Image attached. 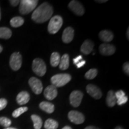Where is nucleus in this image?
Masks as SVG:
<instances>
[{
	"instance_id": "obj_20",
	"label": "nucleus",
	"mask_w": 129,
	"mask_h": 129,
	"mask_svg": "<svg viewBox=\"0 0 129 129\" xmlns=\"http://www.w3.org/2000/svg\"><path fill=\"white\" fill-rule=\"evenodd\" d=\"M59 68L62 70H66L69 66V56L68 54H64L60 57L59 64Z\"/></svg>"
},
{
	"instance_id": "obj_10",
	"label": "nucleus",
	"mask_w": 129,
	"mask_h": 129,
	"mask_svg": "<svg viewBox=\"0 0 129 129\" xmlns=\"http://www.w3.org/2000/svg\"><path fill=\"white\" fill-rule=\"evenodd\" d=\"M68 7L74 13L78 16H83L84 14L85 10L83 5L78 1L73 0L71 1L68 5Z\"/></svg>"
},
{
	"instance_id": "obj_9",
	"label": "nucleus",
	"mask_w": 129,
	"mask_h": 129,
	"mask_svg": "<svg viewBox=\"0 0 129 129\" xmlns=\"http://www.w3.org/2000/svg\"><path fill=\"white\" fill-rule=\"evenodd\" d=\"M68 118L72 122L76 124L83 123L85 120L84 116L82 113L77 111H71L68 113Z\"/></svg>"
},
{
	"instance_id": "obj_14",
	"label": "nucleus",
	"mask_w": 129,
	"mask_h": 129,
	"mask_svg": "<svg viewBox=\"0 0 129 129\" xmlns=\"http://www.w3.org/2000/svg\"><path fill=\"white\" fill-rule=\"evenodd\" d=\"M74 37V30L71 27H67L64 29L62 34V41L64 43H71Z\"/></svg>"
},
{
	"instance_id": "obj_8",
	"label": "nucleus",
	"mask_w": 129,
	"mask_h": 129,
	"mask_svg": "<svg viewBox=\"0 0 129 129\" xmlns=\"http://www.w3.org/2000/svg\"><path fill=\"white\" fill-rule=\"evenodd\" d=\"M29 84L35 94H40L43 91V87L41 81L36 77H31L29 80Z\"/></svg>"
},
{
	"instance_id": "obj_2",
	"label": "nucleus",
	"mask_w": 129,
	"mask_h": 129,
	"mask_svg": "<svg viewBox=\"0 0 129 129\" xmlns=\"http://www.w3.org/2000/svg\"><path fill=\"white\" fill-rule=\"evenodd\" d=\"M71 80V76L68 74H56L51 77V82L56 87H60L68 84Z\"/></svg>"
},
{
	"instance_id": "obj_15",
	"label": "nucleus",
	"mask_w": 129,
	"mask_h": 129,
	"mask_svg": "<svg viewBox=\"0 0 129 129\" xmlns=\"http://www.w3.org/2000/svg\"><path fill=\"white\" fill-rule=\"evenodd\" d=\"M30 100V95L26 91H21L16 97V101L20 105H25Z\"/></svg>"
},
{
	"instance_id": "obj_4",
	"label": "nucleus",
	"mask_w": 129,
	"mask_h": 129,
	"mask_svg": "<svg viewBox=\"0 0 129 129\" xmlns=\"http://www.w3.org/2000/svg\"><path fill=\"white\" fill-rule=\"evenodd\" d=\"M63 25V19L60 16L51 17L48 25V31L51 34H55L60 30Z\"/></svg>"
},
{
	"instance_id": "obj_12",
	"label": "nucleus",
	"mask_w": 129,
	"mask_h": 129,
	"mask_svg": "<svg viewBox=\"0 0 129 129\" xmlns=\"http://www.w3.org/2000/svg\"><path fill=\"white\" fill-rule=\"evenodd\" d=\"M87 92L89 94L91 97L96 99H101L102 93L99 88L96 85L93 84H88L86 87Z\"/></svg>"
},
{
	"instance_id": "obj_36",
	"label": "nucleus",
	"mask_w": 129,
	"mask_h": 129,
	"mask_svg": "<svg viewBox=\"0 0 129 129\" xmlns=\"http://www.w3.org/2000/svg\"><path fill=\"white\" fill-rule=\"evenodd\" d=\"M84 129H100V128H97V127L94 126H87L85 127Z\"/></svg>"
},
{
	"instance_id": "obj_13",
	"label": "nucleus",
	"mask_w": 129,
	"mask_h": 129,
	"mask_svg": "<svg viewBox=\"0 0 129 129\" xmlns=\"http://www.w3.org/2000/svg\"><path fill=\"white\" fill-rule=\"evenodd\" d=\"M44 95L47 99L49 101L53 100L57 96V88L53 85H48L44 90Z\"/></svg>"
},
{
	"instance_id": "obj_23",
	"label": "nucleus",
	"mask_w": 129,
	"mask_h": 129,
	"mask_svg": "<svg viewBox=\"0 0 129 129\" xmlns=\"http://www.w3.org/2000/svg\"><path fill=\"white\" fill-rule=\"evenodd\" d=\"M24 23V19L20 16H16L10 20V25L14 28H18Z\"/></svg>"
},
{
	"instance_id": "obj_37",
	"label": "nucleus",
	"mask_w": 129,
	"mask_h": 129,
	"mask_svg": "<svg viewBox=\"0 0 129 129\" xmlns=\"http://www.w3.org/2000/svg\"><path fill=\"white\" fill-rule=\"evenodd\" d=\"M96 2L98 3H106L107 2V0H103V1H96Z\"/></svg>"
},
{
	"instance_id": "obj_7",
	"label": "nucleus",
	"mask_w": 129,
	"mask_h": 129,
	"mask_svg": "<svg viewBox=\"0 0 129 129\" xmlns=\"http://www.w3.org/2000/svg\"><path fill=\"white\" fill-rule=\"evenodd\" d=\"M83 98V93L78 90H74L69 96L70 104L74 107H78L80 105Z\"/></svg>"
},
{
	"instance_id": "obj_21",
	"label": "nucleus",
	"mask_w": 129,
	"mask_h": 129,
	"mask_svg": "<svg viewBox=\"0 0 129 129\" xmlns=\"http://www.w3.org/2000/svg\"><path fill=\"white\" fill-rule=\"evenodd\" d=\"M12 30L9 28L6 27H1L0 28V38L3 39H9L12 37Z\"/></svg>"
},
{
	"instance_id": "obj_29",
	"label": "nucleus",
	"mask_w": 129,
	"mask_h": 129,
	"mask_svg": "<svg viewBox=\"0 0 129 129\" xmlns=\"http://www.w3.org/2000/svg\"><path fill=\"white\" fill-rule=\"evenodd\" d=\"M128 101V98L126 96L122 97L120 99L117 100V103L118 105H122L125 104Z\"/></svg>"
},
{
	"instance_id": "obj_31",
	"label": "nucleus",
	"mask_w": 129,
	"mask_h": 129,
	"mask_svg": "<svg viewBox=\"0 0 129 129\" xmlns=\"http://www.w3.org/2000/svg\"><path fill=\"white\" fill-rule=\"evenodd\" d=\"M115 95L116 97V99L118 100L120 99V98H122V97L125 96V93L124 92V91H122V90H118V91H117V92L115 93Z\"/></svg>"
},
{
	"instance_id": "obj_33",
	"label": "nucleus",
	"mask_w": 129,
	"mask_h": 129,
	"mask_svg": "<svg viewBox=\"0 0 129 129\" xmlns=\"http://www.w3.org/2000/svg\"><path fill=\"white\" fill-rule=\"evenodd\" d=\"M81 60H83V57H82L81 56H77V57H76L75 58V59H73V62L74 64H77V63H78L79 62H81Z\"/></svg>"
},
{
	"instance_id": "obj_22",
	"label": "nucleus",
	"mask_w": 129,
	"mask_h": 129,
	"mask_svg": "<svg viewBox=\"0 0 129 129\" xmlns=\"http://www.w3.org/2000/svg\"><path fill=\"white\" fill-rule=\"evenodd\" d=\"M60 60V56L59 53L53 52L51 55L50 64L53 67H56L59 65Z\"/></svg>"
},
{
	"instance_id": "obj_16",
	"label": "nucleus",
	"mask_w": 129,
	"mask_h": 129,
	"mask_svg": "<svg viewBox=\"0 0 129 129\" xmlns=\"http://www.w3.org/2000/svg\"><path fill=\"white\" fill-rule=\"evenodd\" d=\"M93 47H94V44L92 41L88 40H85L81 47V51L83 54L87 55L93 51Z\"/></svg>"
},
{
	"instance_id": "obj_40",
	"label": "nucleus",
	"mask_w": 129,
	"mask_h": 129,
	"mask_svg": "<svg viewBox=\"0 0 129 129\" xmlns=\"http://www.w3.org/2000/svg\"><path fill=\"white\" fill-rule=\"evenodd\" d=\"M115 129H124V128H122L121 127H120V126H117V127H115Z\"/></svg>"
},
{
	"instance_id": "obj_26",
	"label": "nucleus",
	"mask_w": 129,
	"mask_h": 129,
	"mask_svg": "<svg viewBox=\"0 0 129 129\" xmlns=\"http://www.w3.org/2000/svg\"><path fill=\"white\" fill-rule=\"evenodd\" d=\"M98 70L96 69H90L85 74V77L88 80H92L98 75Z\"/></svg>"
},
{
	"instance_id": "obj_3",
	"label": "nucleus",
	"mask_w": 129,
	"mask_h": 129,
	"mask_svg": "<svg viewBox=\"0 0 129 129\" xmlns=\"http://www.w3.org/2000/svg\"><path fill=\"white\" fill-rule=\"evenodd\" d=\"M38 1L36 0H22L20 1L19 12L22 14H29L35 9Z\"/></svg>"
},
{
	"instance_id": "obj_1",
	"label": "nucleus",
	"mask_w": 129,
	"mask_h": 129,
	"mask_svg": "<svg viewBox=\"0 0 129 129\" xmlns=\"http://www.w3.org/2000/svg\"><path fill=\"white\" fill-rule=\"evenodd\" d=\"M53 13L52 6L48 3H44L35 10L32 14V19L37 23H44L51 18Z\"/></svg>"
},
{
	"instance_id": "obj_30",
	"label": "nucleus",
	"mask_w": 129,
	"mask_h": 129,
	"mask_svg": "<svg viewBox=\"0 0 129 129\" xmlns=\"http://www.w3.org/2000/svg\"><path fill=\"white\" fill-rule=\"evenodd\" d=\"M7 105V101L6 99L1 98L0 99V111L4 109Z\"/></svg>"
},
{
	"instance_id": "obj_32",
	"label": "nucleus",
	"mask_w": 129,
	"mask_h": 129,
	"mask_svg": "<svg viewBox=\"0 0 129 129\" xmlns=\"http://www.w3.org/2000/svg\"><path fill=\"white\" fill-rule=\"evenodd\" d=\"M123 69L124 71L125 72V73L127 74V75H129V63L128 62L125 63L124 64H123Z\"/></svg>"
},
{
	"instance_id": "obj_5",
	"label": "nucleus",
	"mask_w": 129,
	"mask_h": 129,
	"mask_svg": "<svg viewBox=\"0 0 129 129\" xmlns=\"http://www.w3.org/2000/svg\"><path fill=\"white\" fill-rule=\"evenodd\" d=\"M32 70L38 76H44L47 71L46 65L44 60L40 58L35 59L32 62Z\"/></svg>"
},
{
	"instance_id": "obj_17",
	"label": "nucleus",
	"mask_w": 129,
	"mask_h": 129,
	"mask_svg": "<svg viewBox=\"0 0 129 129\" xmlns=\"http://www.w3.org/2000/svg\"><path fill=\"white\" fill-rule=\"evenodd\" d=\"M99 38L102 41L108 43L112 41L114 38V35L112 32L109 30H104L100 32L99 34Z\"/></svg>"
},
{
	"instance_id": "obj_35",
	"label": "nucleus",
	"mask_w": 129,
	"mask_h": 129,
	"mask_svg": "<svg viewBox=\"0 0 129 129\" xmlns=\"http://www.w3.org/2000/svg\"><path fill=\"white\" fill-rule=\"evenodd\" d=\"M85 63V61L83 60L81 61V62H79L78 63H77L76 64V66H77V67L78 68H82L84 65Z\"/></svg>"
},
{
	"instance_id": "obj_6",
	"label": "nucleus",
	"mask_w": 129,
	"mask_h": 129,
	"mask_svg": "<svg viewBox=\"0 0 129 129\" xmlns=\"http://www.w3.org/2000/svg\"><path fill=\"white\" fill-rule=\"evenodd\" d=\"M22 63V55L19 52L13 53L10 59V66L13 71H18Z\"/></svg>"
},
{
	"instance_id": "obj_27",
	"label": "nucleus",
	"mask_w": 129,
	"mask_h": 129,
	"mask_svg": "<svg viewBox=\"0 0 129 129\" xmlns=\"http://www.w3.org/2000/svg\"><path fill=\"white\" fill-rule=\"evenodd\" d=\"M28 107H20L19 108L16 109L15 111H13V112L12 115L14 118H17L19 117L20 115H22V114L25 113L28 111Z\"/></svg>"
},
{
	"instance_id": "obj_18",
	"label": "nucleus",
	"mask_w": 129,
	"mask_h": 129,
	"mask_svg": "<svg viewBox=\"0 0 129 129\" xmlns=\"http://www.w3.org/2000/svg\"><path fill=\"white\" fill-rule=\"evenodd\" d=\"M106 104L109 107H113L117 104V99L115 92L113 90H109L106 96Z\"/></svg>"
},
{
	"instance_id": "obj_38",
	"label": "nucleus",
	"mask_w": 129,
	"mask_h": 129,
	"mask_svg": "<svg viewBox=\"0 0 129 129\" xmlns=\"http://www.w3.org/2000/svg\"><path fill=\"white\" fill-rule=\"evenodd\" d=\"M62 129H72V128L69 126H65L63 128H62Z\"/></svg>"
},
{
	"instance_id": "obj_28",
	"label": "nucleus",
	"mask_w": 129,
	"mask_h": 129,
	"mask_svg": "<svg viewBox=\"0 0 129 129\" xmlns=\"http://www.w3.org/2000/svg\"><path fill=\"white\" fill-rule=\"evenodd\" d=\"M11 124H12V121L9 118L4 117H0V125H1L7 128L10 126Z\"/></svg>"
},
{
	"instance_id": "obj_43",
	"label": "nucleus",
	"mask_w": 129,
	"mask_h": 129,
	"mask_svg": "<svg viewBox=\"0 0 129 129\" xmlns=\"http://www.w3.org/2000/svg\"><path fill=\"white\" fill-rule=\"evenodd\" d=\"M1 9H0V20H1Z\"/></svg>"
},
{
	"instance_id": "obj_19",
	"label": "nucleus",
	"mask_w": 129,
	"mask_h": 129,
	"mask_svg": "<svg viewBox=\"0 0 129 129\" xmlns=\"http://www.w3.org/2000/svg\"><path fill=\"white\" fill-rule=\"evenodd\" d=\"M40 108L48 114H51L54 111V105L48 102H42L40 104Z\"/></svg>"
},
{
	"instance_id": "obj_39",
	"label": "nucleus",
	"mask_w": 129,
	"mask_h": 129,
	"mask_svg": "<svg viewBox=\"0 0 129 129\" xmlns=\"http://www.w3.org/2000/svg\"><path fill=\"white\" fill-rule=\"evenodd\" d=\"M128 33H129V29H128V28L127 29V39H129V34H128Z\"/></svg>"
},
{
	"instance_id": "obj_11",
	"label": "nucleus",
	"mask_w": 129,
	"mask_h": 129,
	"mask_svg": "<svg viewBox=\"0 0 129 129\" xmlns=\"http://www.w3.org/2000/svg\"><path fill=\"white\" fill-rule=\"evenodd\" d=\"M99 51L102 55L111 56L115 52V47L114 45L103 43L99 47Z\"/></svg>"
},
{
	"instance_id": "obj_25",
	"label": "nucleus",
	"mask_w": 129,
	"mask_h": 129,
	"mask_svg": "<svg viewBox=\"0 0 129 129\" xmlns=\"http://www.w3.org/2000/svg\"><path fill=\"white\" fill-rule=\"evenodd\" d=\"M58 126V122L51 118L47 120L44 124V128L46 129H57Z\"/></svg>"
},
{
	"instance_id": "obj_34",
	"label": "nucleus",
	"mask_w": 129,
	"mask_h": 129,
	"mask_svg": "<svg viewBox=\"0 0 129 129\" xmlns=\"http://www.w3.org/2000/svg\"><path fill=\"white\" fill-rule=\"evenodd\" d=\"M10 4L12 6L16 7L20 3V1H18V0H11V1H10Z\"/></svg>"
},
{
	"instance_id": "obj_24",
	"label": "nucleus",
	"mask_w": 129,
	"mask_h": 129,
	"mask_svg": "<svg viewBox=\"0 0 129 129\" xmlns=\"http://www.w3.org/2000/svg\"><path fill=\"white\" fill-rule=\"evenodd\" d=\"M31 119L33 121L34 128L41 129L42 125H43V121H42L41 117H40L38 115L34 114L31 115Z\"/></svg>"
},
{
	"instance_id": "obj_42",
	"label": "nucleus",
	"mask_w": 129,
	"mask_h": 129,
	"mask_svg": "<svg viewBox=\"0 0 129 129\" xmlns=\"http://www.w3.org/2000/svg\"><path fill=\"white\" fill-rule=\"evenodd\" d=\"M2 51H3V47H2V46L0 45V53L2 52Z\"/></svg>"
},
{
	"instance_id": "obj_41",
	"label": "nucleus",
	"mask_w": 129,
	"mask_h": 129,
	"mask_svg": "<svg viewBox=\"0 0 129 129\" xmlns=\"http://www.w3.org/2000/svg\"><path fill=\"white\" fill-rule=\"evenodd\" d=\"M4 129H17V128H13V127H7V128H5Z\"/></svg>"
}]
</instances>
